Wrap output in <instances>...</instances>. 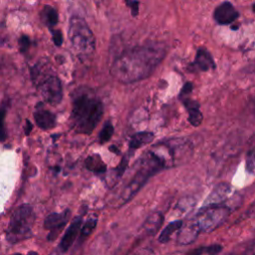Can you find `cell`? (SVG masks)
<instances>
[{
    "mask_svg": "<svg viewBox=\"0 0 255 255\" xmlns=\"http://www.w3.org/2000/svg\"><path fill=\"white\" fill-rule=\"evenodd\" d=\"M193 66H195L200 71H208L215 69V63L210 53L204 48H199L197 50Z\"/></svg>",
    "mask_w": 255,
    "mask_h": 255,
    "instance_id": "cell-14",
    "label": "cell"
},
{
    "mask_svg": "<svg viewBox=\"0 0 255 255\" xmlns=\"http://www.w3.org/2000/svg\"><path fill=\"white\" fill-rule=\"evenodd\" d=\"M229 213L230 208L224 205L204 207L196 215L193 222L199 232H211L226 220Z\"/></svg>",
    "mask_w": 255,
    "mask_h": 255,
    "instance_id": "cell-7",
    "label": "cell"
},
{
    "mask_svg": "<svg viewBox=\"0 0 255 255\" xmlns=\"http://www.w3.org/2000/svg\"><path fill=\"white\" fill-rule=\"evenodd\" d=\"M174 163V156L169 145H156L153 149L149 150L139 162L138 169L134 176L128 183L122 192V200L126 202L129 200L146 182V180L154 173L164 167Z\"/></svg>",
    "mask_w": 255,
    "mask_h": 255,
    "instance_id": "cell-2",
    "label": "cell"
},
{
    "mask_svg": "<svg viewBox=\"0 0 255 255\" xmlns=\"http://www.w3.org/2000/svg\"><path fill=\"white\" fill-rule=\"evenodd\" d=\"M154 135L150 131H140L133 134L129 140L130 148H139L142 145H145L152 141Z\"/></svg>",
    "mask_w": 255,
    "mask_h": 255,
    "instance_id": "cell-17",
    "label": "cell"
},
{
    "mask_svg": "<svg viewBox=\"0 0 255 255\" xmlns=\"http://www.w3.org/2000/svg\"><path fill=\"white\" fill-rule=\"evenodd\" d=\"M203 252H204V247H198L193 250H190L188 253H186V255H202Z\"/></svg>",
    "mask_w": 255,
    "mask_h": 255,
    "instance_id": "cell-30",
    "label": "cell"
},
{
    "mask_svg": "<svg viewBox=\"0 0 255 255\" xmlns=\"http://www.w3.org/2000/svg\"><path fill=\"white\" fill-rule=\"evenodd\" d=\"M166 54L160 43L136 46L123 52L112 64L111 74L121 83L129 84L151 75Z\"/></svg>",
    "mask_w": 255,
    "mask_h": 255,
    "instance_id": "cell-1",
    "label": "cell"
},
{
    "mask_svg": "<svg viewBox=\"0 0 255 255\" xmlns=\"http://www.w3.org/2000/svg\"><path fill=\"white\" fill-rule=\"evenodd\" d=\"M247 170L252 173L254 169V159H253V150H251L247 155V164H246Z\"/></svg>",
    "mask_w": 255,
    "mask_h": 255,
    "instance_id": "cell-28",
    "label": "cell"
},
{
    "mask_svg": "<svg viewBox=\"0 0 255 255\" xmlns=\"http://www.w3.org/2000/svg\"><path fill=\"white\" fill-rule=\"evenodd\" d=\"M113 132H114V128H113L112 124L108 122L105 125V127L103 128L102 131L100 132V141L101 142L108 141L111 138V136L113 135Z\"/></svg>",
    "mask_w": 255,
    "mask_h": 255,
    "instance_id": "cell-22",
    "label": "cell"
},
{
    "mask_svg": "<svg viewBox=\"0 0 255 255\" xmlns=\"http://www.w3.org/2000/svg\"><path fill=\"white\" fill-rule=\"evenodd\" d=\"M97 221H98L97 216H92L86 221V223L84 224V226L82 227V230H81L82 239L86 238L94 231V229L96 228V225H97Z\"/></svg>",
    "mask_w": 255,
    "mask_h": 255,
    "instance_id": "cell-21",
    "label": "cell"
},
{
    "mask_svg": "<svg viewBox=\"0 0 255 255\" xmlns=\"http://www.w3.org/2000/svg\"><path fill=\"white\" fill-rule=\"evenodd\" d=\"M222 250V246L219 244H213L208 247H204V252L208 253L209 255H217Z\"/></svg>",
    "mask_w": 255,
    "mask_h": 255,
    "instance_id": "cell-25",
    "label": "cell"
},
{
    "mask_svg": "<svg viewBox=\"0 0 255 255\" xmlns=\"http://www.w3.org/2000/svg\"><path fill=\"white\" fill-rule=\"evenodd\" d=\"M81 223H82V218L81 217H76L72 223L70 224V226L68 227V229L66 230L61 243H60V248L63 252L68 251V249L71 247V245L73 244V242L75 241L79 231H80V227H81Z\"/></svg>",
    "mask_w": 255,
    "mask_h": 255,
    "instance_id": "cell-11",
    "label": "cell"
},
{
    "mask_svg": "<svg viewBox=\"0 0 255 255\" xmlns=\"http://www.w3.org/2000/svg\"><path fill=\"white\" fill-rule=\"evenodd\" d=\"M104 107L89 90H78L73 96L71 125L80 133L90 134L101 121Z\"/></svg>",
    "mask_w": 255,
    "mask_h": 255,
    "instance_id": "cell-3",
    "label": "cell"
},
{
    "mask_svg": "<svg viewBox=\"0 0 255 255\" xmlns=\"http://www.w3.org/2000/svg\"><path fill=\"white\" fill-rule=\"evenodd\" d=\"M4 119H5V110H0V140H5L6 131L4 128Z\"/></svg>",
    "mask_w": 255,
    "mask_h": 255,
    "instance_id": "cell-24",
    "label": "cell"
},
{
    "mask_svg": "<svg viewBox=\"0 0 255 255\" xmlns=\"http://www.w3.org/2000/svg\"><path fill=\"white\" fill-rule=\"evenodd\" d=\"M35 221V213L29 204H23L17 207L10 218L5 231L8 242L15 244L30 237L32 226Z\"/></svg>",
    "mask_w": 255,
    "mask_h": 255,
    "instance_id": "cell-6",
    "label": "cell"
},
{
    "mask_svg": "<svg viewBox=\"0 0 255 255\" xmlns=\"http://www.w3.org/2000/svg\"><path fill=\"white\" fill-rule=\"evenodd\" d=\"M229 255H232V254H229Z\"/></svg>",
    "mask_w": 255,
    "mask_h": 255,
    "instance_id": "cell-34",
    "label": "cell"
},
{
    "mask_svg": "<svg viewBox=\"0 0 255 255\" xmlns=\"http://www.w3.org/2000/svg\"><path fill=\"white\" fill-rule=\"evenodd\" d=\"M239 17L238 11L234 8V6L228 2L225 1L218 5L214 12H213V18L214 20L220 24V25H228L233 23L237 18Z\"/></svg>",
    "mask_w": 255,
    "mask_h": 255,
    "instance_id": "cell-9",
    "label": "cell"
},
{
    "mask_svg": "<svg viewBox=\"0 0 255 255\" xmlns=\"http://www.w3.org/2000/svg\"><path fill=\"white\" fill-rule=\"evenodd\" d=\"M41 18H42V21L48 27L52 28L58 23V12L54 7L46 5L41 12Z\"/></svg>",
    "mask_w": 255,
    "mask_h": 255,
    "instance_id": "cell-19",
    "label": "cell"
},
{
    "mask_svg": "<svg viewBox=\"0 0 255 255\" xmlns=\"http://www.w3.org/2000/svg\"><path fill=\"white\" fill-rule=\"evenodd\" d=\"M85 164H86V167L89 170L94 171L96 173H104L107 169V166H106L105 162L102 160V158L98 154L89 156L86 159Z\"/></svg>",
    "mask_w": 255,
    "mask_h": 255,
    "instance_id": "cell-18",
    "label": "cell"
},
{
    "mask_svg": "<svg viewBox=\"0 0 255 255\" xmlns=\"http://www.w3.org/2000/svg\"><path fill=\"white\" fill-rule=\"evenodd\" d=\"M191 91H192V84H191V83H186V84L183 86L182 90H181L180 96H182V95H183V96H186V95L190 94Z\"/></svg>",
    "mask_w": 255,
    "mask_h": 255,
    "instance_id": "cell-29",
    "label": "cell"
},
{
    "mask_svg": "<svg viewBox=\"0 0 255 255\" xmlns=\"http://www.w3.org/2000/svg\"><path fill=\"white\" fill-rule=\"evenodd\" d=\"M178 230L179 231L177 234V242L183 245L193 242L197 238L198 234L200 233L193 221L188 222L184 226L181 225Z\"/></svg>",
    "mask_w": 255,
    "mask_h": 255,
    "instance_id": "cell-13",
    "label": "cell"
},
{
    "mask_svg": "<svg viewBox=\"0 0 255 255\" xmlns=\"http://www.w3.org/2000/svg\"><path fill=\"white\" fill-rule=\"evenodd\" d=\"M52 35H53V42L56 46H61L63 43V35L61 33V31L57 30V31H52Z\"/></svg>",
    "mask_w": 255,
    "mask_h": 255,
    "instance_id": "cell-27",
    "label": "cell"
},
{
    "mask_svg": "<svg viewBox=\"0 0 255 255\" xmlns=\"http://www.w3.org/2000/svg\"><path fill=\"white\" fill-rule=\"evenodd\" d=\"M13 255H22V254H20V253H15V254H13Z\"/></svg>",
    "mask_w": 255,
    "mask_h": 255,
    "instance_id": "cell-33",
    "label": "cell"
},
{
    "mask_svg": "<svg viewBox=\"0 0 255 255\" xmlns=\"http://www.w3.org/2000/svg\"><path fill=\"white\" fill-rule=\"evenodd\" d=\"M70 218V211L65 210L60 213H51L48 215L44 221V227L48 230H50V233L48 235V239L50 241L54 240L60 231L64 228L66 223L68 222Z\"/></svg>",
    "mask_w": 255,
    "mask_h": 255,
    "instance_id": "cell-8",
    "label": "cell"
},
{
    "mask_svg": "<svg viewBox=\"0 0 255 255\" xmlns=\"http://www.w3.org/2000/svg\"><path fill=\"white\" fill-rule=\"evenodd\" d=\"M34 119L37 126L45 130L51 129L56 126V117L48 110L37 109L34 113Z\"/></svg>",
    "mask_w": 255,
    "mask_h": 255,
    "instance_id": "cell-12",
    "label": "cell"
},
{
    "mask_svg": "<svg viewBox=\"0 0 255 255\" xmlns=\"http://www.w3.org/2000/svg\"><path fill=\"white\" fill-rule=\"evenodd\" d=\"M183 104L188 111V121L193 127H198L203 120L202 114L199 111V106L196 102L190 99H184Z\"/></svg>",
    "mask_w": 255,
    "mask_h": 255,
    "instance_id": "cell-15",
    "label": "cell"
},
{
    "mask_svg": "<svg viewBox=\"0 0 255 255\" xmlns=\"http://www.w3.org/2000/svg\"><path fill=\"white\" fill-rule=\"evenodd\" d=\"M230 190H231V187H230V185L228 183H225V182L219 183L218 185H216L213 188V190L211 191L209 196L206 198L202 208L209 207V206L222 205L223 201L229 195Z\"/></svg>",
    "mask_w": 255,
    "mask_h": 255,
    "instance_id": "cell-10",
    "label": "cell"
},
{
    "mask_svg": "<svg viewBox=\"0 0 255 255\" xmlns=\"http://www.w3.org/2000/svg\"><path fill=\"white\" fill-rule=\"evenodd\" d=\"M181 225H182V221H181V220H176V221L170 222V223L161 231V233H160V235H159V237H158V241L161 242V243L167 242V241L170 239L172 233L175 232L176 230H178Z\"/></svg>",
    "mask_w": 255,
    "mask_h": 255,
    "instance_id": "cell-20",
    "label": "cell"
},
{
    "mask_svg": "<svg viewBox=\"0 0 255 255\" xmlns=\"http://www.w3.org/2000/svg\"><path fill=\"white\" fill-rule=\"evenodd\" d=\"M125 2L130 8L131 14L133 16H136L138 14V4H139V2L137 0H125Z\"/></svg>",
    "mask_w": 255,
    "mask_h": 255,
    "instance_id": "cell-26",
    "label": "cell"
},
{
    "mask_svg": "<svg viewBox=\"0 0 255 255\" xmlns=\"http://www.w3.org/2000/svg\"><path fill=\"white\" fill-rule=\"evenodd\" d=\"M27 255H39L37 252H35V251H30Z\"/></svg>",
    "mask_w": 255,
    "mask_h": 255,
    "instance_id": "cell-32",
    "label": "cell"
},
{
    "mask_svg": "<svg viewBox=\"0 0 255 255\" xmlns=\"http://www.w3.org/2000/svg\"><path fill=\"white\" fill-rule=\"evenodd\" d=\"M30 45H31V41H30L28 36L22 35L19 38V49H20V52H22V53L26 52L29 49Z\"/></svg>",
    "mask_w": 255,
    "mask_h": 255,
    "instance_id": "cell-23",
    "label": "cell"
},
{
    "mask_svg": "<svg viewBox=\"0 0 255 255\" xmlns=\"http://www.w3.org/2000/svg\"><path fill=\"white\" fill-rule=\"evenodd\" d=\"M48 64L39 62L31 70V78L42 98L51 105H58L63 98L62 84L59 78L47 71Z\"/></svg>",
    "mask_w": 255,
    "mask_h": 255,
    "instance_id": "cell-5",
    "label": "cell"
},
{
    "mask_svg": "<svg viewBox=\"0 0 255 255\" xmlns=\"http://www.w3.org/2000/svg\"><path fill=\"white\" fill-rule=\"evenodd\" d=\"M68 37L72 50L79 59L86 61L93 56L96 49V39L91 28L82 17H71Z\"/></svg>",
    "mask_w": 255,
    "mask_h": 255,
    "instance_id": "cell-4",
    "label": "cell"
},
{
    "mask_svg": "<svg viewBox=\"0 0 255 255\" xmlns=\"http://www.w3.org/2000/svg\"><path fill=\"white\" fill-rule=\"evenodd\" d=\"M163 222V216L160 212H153L148 215L143 223V229L148 235H154Z\"/></svg>",
    "mask_w": 255,
    "mask_h": 255,
    "instance_id": "cell-16",
    "label": "cell"
},
{
    "mask_svg": "<svg viewBox=\"0 0 255 255\" xmlns=\"http://www.w3.org/2000/svg\"><path fill=\"white\" fill-rule=\"evenodd\" d=\"M31 129H32V125H31V123H30L29 121H27V122H26V128H25L26 134H29L30 131H31Z\"/></svg>",
    "mask_w": 255,
    "mask_h": 255,
    "instance_id": "cell-31",
    "label": "cell"
}]
</instances>
